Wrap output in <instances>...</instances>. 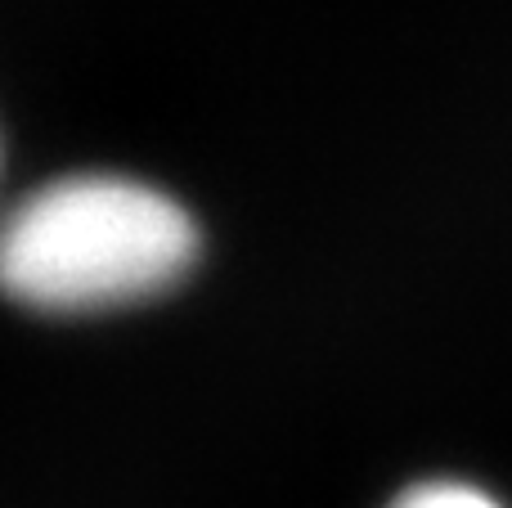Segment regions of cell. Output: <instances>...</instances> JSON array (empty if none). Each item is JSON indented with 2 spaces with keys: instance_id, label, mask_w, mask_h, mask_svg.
I'll return each instance as SVG.
<instances>
[{
  "instance_id": "1",
  "label": "cell",
  "mask_w": 512,
  "mask_h": 508,
  "mask_svg": "<svg viewBox=\"0 0 512 508\" xmlns=\"http://www.w3.org/2000/svg\"><path fill=\"white\" fill-rule=\"evenodd\" d=\"M194 261V216L167 189L117 171L45 180L0 216V297L36 315L149 302Z\"/></svg>"
},
{
  "instance_id": "2",
  "label": "cell",
  "mask_w": 512,
  "mask_h": 508,
  "mask_svg": "<svg viewBox=\"0 0 512 508\" xmlns=\"http://www.w3.org/2000/svg\"><path fill=\"white\" fill-rule=\"evenodd\" d=\"M387 508H504V504L472 482L432 477V482H418V486H409V491H400Z\"/></svg>"
}]
</instances>
